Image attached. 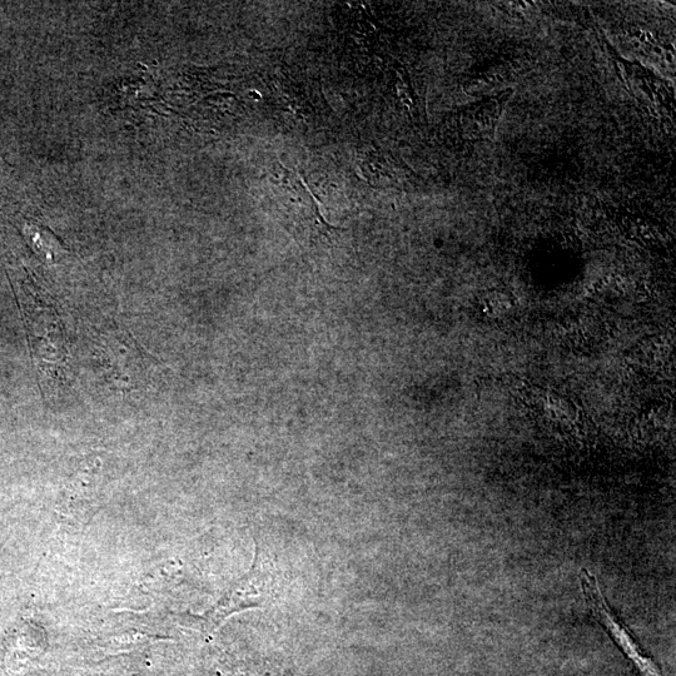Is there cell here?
<instances>
[{"instance_id": "obj_1", "label": "cell", "mask_w": 676, "mask_h": 676, "mask_svg": "<svg viewBox=\"0 0 676 676\" xmlns=\"http://www.w3.org/2000/svg\"><path fill=\"white\" fill-rule=\"evenodd\" d=\"M580 581L585 603L588 605L591 615H593L595 621L603 626L626 658L633 663L640 676H661L658 666L648 656L644 655L629 629L611 613L595 576L584 569L580 575Z\"/></svg>"}, {"instance_id": "obj_2", "label": "cell", "mask_w": 676, "mask_h": 676, "mask_svg": "<svg viewBox=\"0 0 676 676\" xmlns=\"http://www.w3.org/2000/svg\"><path fill=\"white\" fill-rule=\"evenodd\" d=\"M275 192L283 212L293 221L318 233L330 231V225L323 221L311 192L295 173L287 171L281 164H278Z\"/></svg>"}, {"instance_id": "obj_3", "label": "cell", "mask_w": 676, "mask_h": 676, "mask_svg": "<svg viewBox=\"0 0 676 676\" xmlns=\"http://www.w3.org/2000/svg\"><path fill=\"white\" fill-rule=\"evenodd\" d=\"M104 359V366L108 367L109 374L114 375L113 381H126V385L132 384L131 376H138L144 374L146 370L142 369V355L139 354L138 349H134V345H128L126 341L118 342L116 338V346L111 344L107 346V350L102 352Z\"/></svg>"}, {"instance_id": "obj_4", "label": "cell", "mask_w": 676, "mask_h": 676, "mask_svg": "<svg viewBox=\"0 0 676 676\" xmlns=\"http://www.w3.org/2000/svg\"><path fill=\"white\" fill-rule=\"evenodd\" d=\"M360 168L370 185L385 186L390 185V183L395 180L392 163L380 149L367 148L366 151L362 153Z\"/></svg>"}, {"instance_id": "obj_5", "label": "cell", "mask_w": 676, "mask_h": 676, "mask_svg": "<svg viewBox=\"0 0 676 676\" xmlns=\"http://www.w3.org/2000/svg\"><path fill=\"white\" fill-rule=\"evenodd\" d=\"M295 84H290L287 81H278L273 86V96H275L278 106H281L285 111L293 114H298L302 118L311 116L310 103L298 94ZM297 116V117H298Z\"/></svg>"}, {"instance_id": "obj_6", "label": "cell", "mask_w": 676, "mask_h": 676, "mask_svg": "<svg viewBox=\"0 0 676 676\" xmlns=\"http://www.w3.org/2000/svg\"><path fill=\"white\" fill-rule=\"evenodd\" d=\"M341 16H344L342 23L349 31L361 34H370L375 31V27L371 23V14L361 6L349 4V6L342 7Z\"/></svg>"}]
</instances>
